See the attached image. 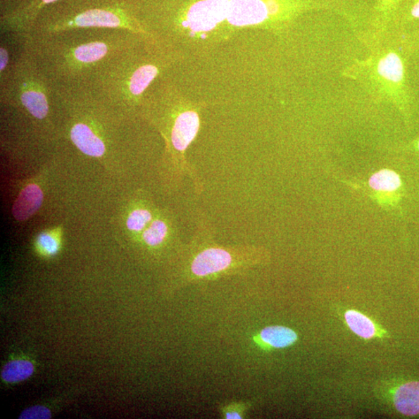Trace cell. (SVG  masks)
I'll return each mask as SVG.
<instances>
[{
    "mask_svg": "<svg viewBox=\"0 0 419 419\" xmlns=\"http://www.w3.org/2000/svg\"><path fill=\"white\" fill-rule=\"evenodd\" d=\"M26 36L28 49L57 87L84 85L106 60L147 38L130 30L109 28L73 29Z\"/></svg>",
    "mask_w": 419,
    "mask_h": 419,
    "instance_id": "6da1fadb",
    "label": "cell"
},
{
    "mask_svg": "<svg viewBox=\"0 0 419 419\" xmlns=\"http://www.w3.org/2000/svg\"><path fill=\"white\" fill-rule=\"evenodd\" d=\"M177 59L155 42L143 38L106 60L82 86L112 109L140 115L149 89Z\"/></svg>",
    "mask_w": 419,
    "mask_h": 419,
    "instance_id": "7a4b0ae2",
    "label": "cell"
},
{
    "mask_svg": "<svg viewBox=\"0 0 419 419\" xmlns=\"http://www.w3.org/2000/svg\"><path fill=\"white\" fill-rule=\"evenodd\" d=\"M141 115L154 125L165 139L166 165L172 186L178 187L187 177L194 193L201 195L204 190V182L187 157V151L200 130V114L182 101L170 70L149 89Z\"/></svg>",
    "mask_w": 419,
    "mask_h": 419,
    "instance_id": "3957f363",
    "label": "cell"
},
{
    "mask_svg": "<svg viewBox=\"0 0 419 419\" xmlns=\"http://www.w3.org/2000/svg\"><path fill=\"white\" fill-rule=\"evenodd\" d=\"M268 261V253L254 246H223L204 212H198L194 232L182 256V277L194 282L246 271Z\"/></svg>",
    "mask_w": 419,
    "mask_h": 419,
    "instance_id": "277c9868",
    "label": "cell"
},
{
    "mask_svg": "<svg viewBox=\"0 0 419 419\" xmlns=\"http://www.w3.org/2000/svg\"><path fill=\"white\" fill-rule=\"evenodd\" d=\"M63 1V5L57 2L44 8L28 34L48 35L80 28L125 29L151 39L132 6L125 0Z\"/></svg>",
    "mask_w": 419,
    "mask_h": 419,
    "instance_id": "5b68a950",
    "label": "cell"
},
{
    "mask_svg": "<svg viewBox=\"0 0 419 419\" xmlns=\"http://www.w3.org/2000/svg\"><path fill=\"white\" fill-rule=\"evenodd\" d=\"M372 83L380 94L405 108L408 102L406 67L397 51L388 50L372 59L369 65Z\"/></svg>",
    "mask_w": 419,
    "mask_h": 419,
    "instance_id": "8992f818",
    "label": "cell"
},
{
    "mask_svg": "<svg viewBox=\"0 0 419 419\" xmlns=\"http://www.w3.org/2000/svg\"><path fill=\"white\" fill-rule=\"evenodd\" d=\"M59 1L61 0H21L13 8L2 14L0 32L28 34L42 11Z\"/></svg>",
    "mask_w": 419,
    "mask_h": 419,
    "instance_id": "52a82bcc",
    "label": "cell"
},
{
    "mask_svg": "<svg viewBox=\"0 0 419 419\" xmlns=\"http://www.w3.org/2000/svg\"><path fill=\"white\" fill-rule=\"evenodd\" d=\"M225 0H206L196 4L188 14L187 26L196 30H208L223 20L227 13Z\"/></svg>",
    "mask_w": 419,
    "mask_h": 419,
    "instance_id": "ba28073f",
    "label": "cell"
},
{
    "mask_svg": "<svg viewBox=\"0 0 419 419\" xmlns=\"http://www.w3.org/2000/svg\"><path fill=\"white\" fill-rule=\"evenodd\" d=\"M271 14L270 5L261 0H233L228 5L227 13L230 22L236 25L257 24Z\"/></svg>",
    "mask_w": 419,
    "mask_h": 419,
    "instance_id": "9c48e42d",
    "label": "cell"
},
{
    "mask_svg": "<svg viewBox=\"0 0 419 419\" xmlns=\"http://www.w3.org/2000/svg\"><path fill=\"white\" fill-rule=\"evenodd\" d=\"M42 202L43 193L39 187L35 185L26 187L13 206V218L18 222H25L35 214L41 208Z\"/></svg>",
    "mask_w": 419,
    "mask_h": 419,
    "instance_id": "30bf717a",
    "label": "cell"
},
{
    "mask_svg": "<svg viewBox=\"0 0 419 419\" xmlns=\"http://www.w3.org/2000/svg\"><path fill=\"white\" fill-rule=\"evenodd\" d=\"M394 405L406 416L419 415V382H409L396 388L393 395Z\"/></svg>",
    "mask_w": 419,
    "mask_h": 419,
    "instance_id": "8fae6325",
    "label": "cell"
},
{
    "mask_svg": "<svg viewBox=\"0 0 419 419\" xmlns=\"http://www.w3.org/2000/svg\"><path fill=\"white\" fill-rule=\"evenodd\" d=\"M344 318L349 330L363 339L384 338L387 334L367 315L355 310L346 311Z\"/></svg>",
    "mask_w": 419,
    "mask_h": 419,
    "instance_id": "7c38bea8",
    "label": "cell"
},
{
    "mask_svg": "<svg viewBox=\"0 0 419 419\" xmlns=\"http://www.w3.org/2000/svg\"><path fill=\"white\" fill-rule=\"evenodd\" d=\"M298 339L299 335L293 330L280 325L265 327L258 334V340L266 348L284 349Z\"/></svg>",
    "mask_w": 419,
    "mask_h": 419,
    "instance_id": "4fadbf2b",
    "label": "cell"
},
{
    "mask_svg": "<svg viewBox=\"0 0 419 419\" xmlns=\"http://www.w3.org/2000/svg\"><path fill=\"white\" fill-rule=\"evenodd\" d=\"M172 226L165 218H155L142 234V240L151 248L161 246L171 234Z\"/></svg>",
    "mask_w": 419,
    "mask_h": 419,
    "instance_id": "5bb4252c",
    "label": "cell"
},
{
    "mask_svg": "<svg viewBox=\"0 0 419 419\" xmlns=\"http://www.w3.org/2000/svg\"><path fill=\"white\" fill-rule=\"evenodd\" d=\"M34 372L33 363L26 360L12 361L4 365L1 377L6 383L17 384L32 377Z\"/></svg>",
    "mask_w": 419,
    "mask_h": 419,
    "instance_id": "9a60e30c",
    "label": "cell"
},
{
    "mask_svg": "<svg viewBox=\"0 0 419 419\" xmlns=\"http://www.w3.org/2000/svg\"><path fill=\"white\" fill-rule=\"evenodd\" d=\"M370 187L378 192H396L402 185L399 175L389 170H380L373 174L369 180Z\"/></svg>",
    "mask_w": 419,
    "mask_h": 419,
    "instance_id": "2e32d148",
    "label": "cell"
},
{
    "mask_svg": "<svg viewBox=\"0 0 419 419\" xmlns=\"http://www.w3.org/2000/svg\"><path fill=\"white\" fill-rule=\"evenodd\" d=\"M154 218V214L149 208H137L129 215L127 227L133 232L142 234Z\"/></svg>",
    "mask_w": 419,
    "mask_h": 419,
    "instance_id": "e0dca14e",
    "label": "cell"
},
{
    "mask_svg": "<svg viewBox=\"0 0 419 419\" xmlns=\"http://www.w3.org/2000/svg\"><path fill=\"white\" fill-rule=\"evenodd\" d=\"M38 248L47 256H54L59 250L58 241L50 234H42L37 239Z\"/></svg>",
    "mask_w": 419,
    "mask_h": 419,
    "instance_id": "ac0fdd59",
    "label": "cell"
},
{
    "mask_svg": "<svg viewBox=\"0 0 419 419\" xmlns=\"http://www.w3.org/2000/svg\"><path fill=\"white\" fill-rule=\"evenodd\" d=\"M51 418V411L42 406L28 408L23 411L20 416V419H49Z\"/></svg>",
    "mask_w": 419,
    "mask_h": 419,
    "instance_id": "d6986e66",
    "label": "cell"
},
{
    "mask_svg": "<svg viewBox=\"0 0 419 419\" xmlns=\"http://www.w3.org/2000/svg\"><path fill=\"white\" fill-rule=\"evenodd\" d=\"M240 406H234L227 408L225 410V418L227 419H239L242 418V411Z\"/></svg>",
    "mask_w": 419,
    "mask_h": 419,
    "instance_id": "ffe728a7",
    "label": "cell"
},
{
    "mask_svg": "<svg viewBox=\"0 0 419 419\" xmlns=\"http://www.w3.org/2000/svg\"><path fill=\"white\" fill-rule=\"evenodd\" d=\"M411 16L419 19V1L415 4L413 10H411Z\"/></svg>",
    "mask_w": 419,
    "mask_h": 419,
    "instance_id": "44dd1931",
    "label": "cell"
},
{
    "mask_svg": "<svg viewBox=\"0 0 419 419\" xmlns=\"http://www.w3.org/2000/svg\"><path fill=\"white\" fill-rule=\"evenodd\" d=\"M416 147H417L418 150L419 151V139H418V141L417 142V144H416Z\"/></svg>",
    "mask_w": 419,
    "mask_h": 419,
    "instance_id": "7402d4cb",
    "label": "cell"
}]
</instances>
